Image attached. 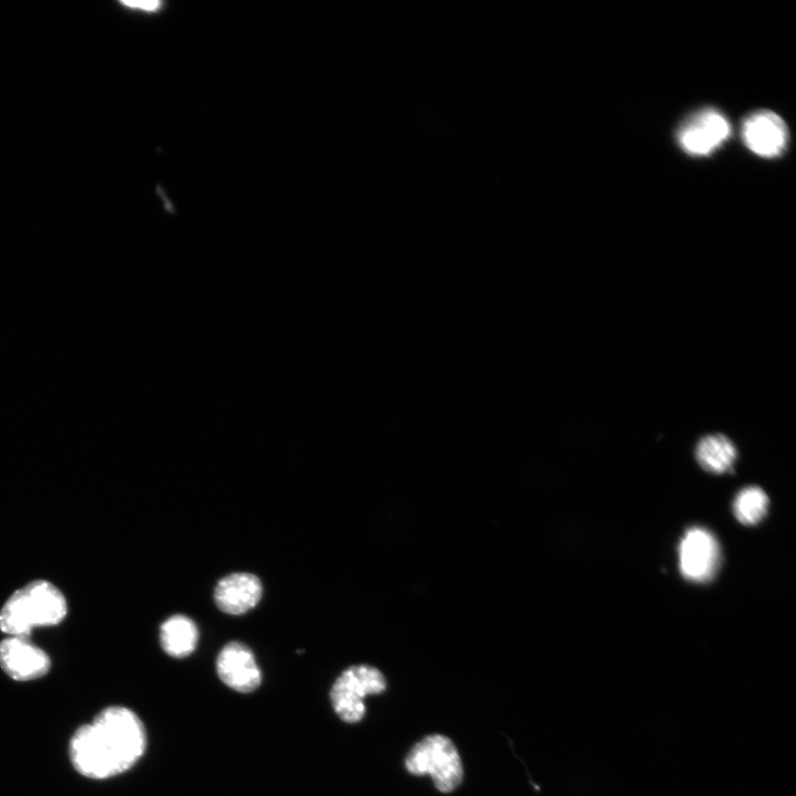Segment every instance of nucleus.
I'll return each mask as SVG.
<instances>
[{
    "instance_id": "f03ea898",
    "label": "nucleus",
    "mask_w": 796,
    "mask_h": 796,
    "mask_svg": "<svg viewBox=\"0 0 796 796\" xmlns=\"http://www.w3.org/2000/svg\"><path fill=\"white\" fill-rule=\"evenodd\" d=\"M63 593L46 581H35L15 592L0 611V630L27 639L37 627H53L67 616Z\"/></svg>"
},
{
    "instance_id": "423d86ee",
    "label": "nucleus",
    "mask_w": 796,
    "mask_h": 796,
    "mask_svg": "<svg viewBox=\"0 0 796 796\" xmlns=\"http://www.w3.org/2000/svg\"><path fill=\"white\" fill-rule=\"evenodd\" d=\"M731 128L723 114L715 109H704L684 122L680 132L681 148L693 156H708L730 137Z\"/></svg>"
},
{
    "instance_id": "6e6552de",
    "label": "nucleus",
    "mask_w": 796,
    "mask_h": 796,
    "mask_svg": "<svg viewBox=\"0 0 796 796\" xmlns=\"http://www.w3.org/2000/svg\"><path fill=\"white\" fill-rule=\"evenodd\" d=\"M743 139L746 147L756 155L774 159L785 151L788 130L780 115L769 110H761L745 119Z\"/></svg>"
},
{
    "instance_id": "20e7f679",
    "label": "nucleus",
    "mask_w": 796,
    "mask_h": 796,
    "mask_svg": "<svg viewBox=\"0 0 796 796\" xmlns=\"http://www.w3.org/2000/svg\"><path fill=\"white\" fill-rule=\"evenodd\" d=\"M387 680L376 667L351 666L336 681L330 698L336 713L346 723H357L365 716L364 699L387 690Z\"/></svg>"
},
{
    "instance_id": "9d476101",
    "label": "nucleus",
    "mask_w": 796,
    "mask_h": 796,
    "mask_svg": "<svg viewBox=\"0 0 796 796\" xmlns=\"http://www.w3.org/2000/svg\"><path fill=\"white\" fill-rule=\"evenodd\" d=\"M263 593V583L258 577L251 573H233L218 582L214 597L224 614L242 616L257 606Z\"/></svg>"
},
{
    "instance_id": "1a4fd4ad",
    "label": "nucleus",
    "mask_w": 796,
    "mask_h": 796,
    "mask_svg": "<svg viewBox=\"0 0 796 796\" xmlns=\"http://www.w3.org/2000/svg\"><path fill=\"white\" fill-rule=\"evenodd\" d=\"M0 667L17 682L36 681L51 667L49 656L25 637H9L0 643Z\"/></svg>"
},
{
    "instance_id": "f257e3e1",
    "label": "nucleus",
    "mask_w": 796,
    "mask_h": 796,
    "mask_svg": "<svg viewBox=\"0 0 796 796\" xmlns=\"http://www.w3.org/2000/svg\"><path fill=\"white\" fill-rule=\"evenodd\" d=\"M147 745V731L140 718L128 708L109 707L75 732L70 754L78 773L105 780L135 767Z\"/></svg>"
},
{
    "instance_id": "39448f33",
    "label": "nucleus",
    "mask_w": 796,
    "mask_h": 796,
    "mask_svg": "<svg viewBox=\"0 0 796 796\" xmlns=\"http://www.w3.org/2000/svg\"><path fill=\"white\" fill-rule=\"evenodd\" d=\"M720 565V547L707 529L695 527L686 531L680 545V568L691 582L707 583Z\"/></svg>"
},
{
    "instance_id": "4468645a",
    "label": "nucleus",
    "mask_w": 796,
    "mask_h": 796,
    "mask_svg": "<svg viewBox=\"0 0 796 796\" xmlns=\"http://www.w3.org/2000/svg\"><path fill=\"white\" fill-rule=\"evenodd\" d=\"M122 5L128 8L129 10L135 11H142L148 13H154L162 10V3L161 2H122Z\"/></svg>"
},
{
    "instance_id": "ddd939ff",
    "label": "nucleus",
    "mask_w": 796,
    "mask_h": 796,
    "mask_svg": "<svg viewBox=\"0 0 796 796\" xmlns=\"http://www.w3.org/2000/svg\"><path fill=\"white\" fill-rule=\"evenodd\" d=\"M769 498L759 487H747L742 490L733 503V513L745 526H756L768 514Z\"/></svg>"
},
{
    "instance_id": "7ed1b4c3",
    "label": "nucleus",
    "mask_w": 796,
    "mask_h": 796,
    "mask_svg": "<svg viewBox=\"0 0 796 796\" xmlns=\"http://www.w3.org/2000/svg\"><path fill=\"white\" fill-rule=\"evenodd\" d=\"M405 766L416 776L431 775L442 793L454 792L464 778L463 763L454 743L442 734H432L416 744Z\"/></svg>"
},
{
    "instance_id": "9b49d317",
    "label": "nucleus",
    "mask_w": 796,
    "mask_h": 796,
    "mask_svg": "<svg viewBox=\"0 0 796 796\" xmlns=\"http://www.w3.org/2000/svg\"><path fill=\"white\" fill-rule=\"evenodd\" d=\"M199 629L186 616H174L161 627L160 641L164 652L175 658L188 657L194 653L199 642Z\"/></svg>"
},
{
    "instance_id": "0eeeda50",
    "label": "nucleus",
    "mask_w": 796,
    "mask_h": 796,
    "mask_svg": "<svg viewBox=\"0 0 796 796\" xmlns=\"http://www.w3.org/2000/svg\"><path fill=\"white\" fill-rule=\"evenodd\" d=\"M216 667L220 681L238 693H253L262 684V671L254 653L240 642H230L222 649Z\"/></svg>"
},
{
    "instance_id": "f8f14e48",
    "label": "nucleus",
    "mask_w": 796,
    "mask_h": 796,
    "mask_svg": "<svg viewBox=\"0 0 796 796\" xmlns=\"http://www.w3.org/2000/svg\"><path fill=\"white\" fill-rule=\"evenodd\" d=\"M737 456L736 446L721 434L705 437L696 448V459L700 467L715 475L731 471Z\"/></svg>"
}]
</instances>
